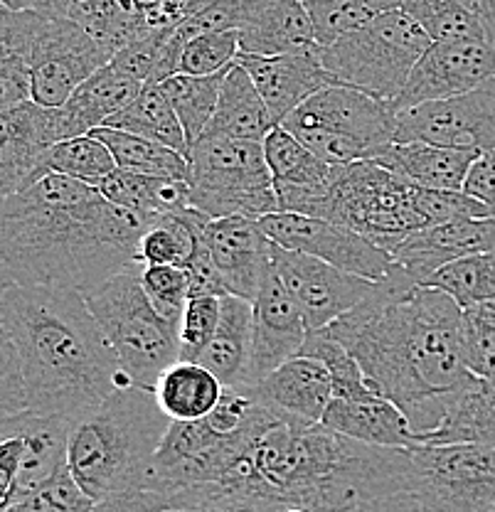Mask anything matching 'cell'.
Instances as JSON below:
<instances>
[{
  "label": "cell",
  "instance_id": "7c38bea8",
  "mask_svg": "<svg viewBox=\"0 0 495 512\" xmlns=\"http://www.w3.org/2000/svg\"><path fill=\"white\" fill-rule=\"evenodd\" d=\"M114 52L69 18H37L28 57L30 101L57 109L111 62Z\"/></svg>",
  "mask_w": 495,
  "mask_h": 512
},
{
  "label": "cell",
  "instance_id": "94428289",
  "mask_svg": "<svg viewBox=\"0 0 495 512\" xmlns=\"http://www.w3.org/2000/svg\"><path fill=\"white\" fill-rule=\"evenodd\" d=\"M92 512H97V510H92Z\"/></svg>",
  "mask_w": 495,
  "mask_h": 512
},
{
  "label": "cell",
  "instance_id": "c3c4849f",
  "mask_svg": "<svg viewBox=\"0 0 495 512\" xmlns=\"http://www.w3.org/2000/svg\"><path fill=\"white\" fill-rule=\"evenodd\" d=\"M222 296H190L178 328L180 360H198L220 325Z\"/></svg>",
  "mask_w": 495,
  "mask_h": 512
},
{
  "label": "cell",
  "instance_id": "277c9868",
  "mask_svg": "<svg viewBox=\"0 0 495 512\" xmlns=\"http://www.w3.org/2000/svg\"><path fill=\"white\" fill-rule=\"evenodd\" d=\"M170 419L146 387H121L94 412L72 421L67 471L94 500L143 488L153 456L168 434Z\"/></svg>",
  "mask_w": 495,
  "mask_h": 512
},
{
  "label": "cell",
  "instance_id": "d4e9b609",
  "mask_svg": "<svg viewBox=\"0 0 495 512\" xmlns=\"http://www.w3.org/2000/svg\"><path fill=\"white\" fill-rule=\"evenodd\" d=\"M264 402L279 412L296 416V419L321 424L328 404L333 402V380L321 360L308 355H296L289 362L264 377L259 384H252Z\"/></svg>",
  "mask_w": 495,
  "mask_h": 512
},
{
  "label": "cell",
  "instance_id": "4316f807",
  "mask_svg": "<svg viewBox=\"0 0 495 512\" xmlns=\"http://www.w3.org/2000/svg\"><path fill=\"white\" fill-rule=\"evenodd\" d=\"M473 148H444L431 143H392L375 158L382 168L427 190H463L473 163L481 158Z\"/></svg>",
  "mask_w": 495,
  "mask_h": 512
},
{
  "label": "cell",
  "instance_id": "30bf717a",
  "mask_svg": "<svg viewBox=\"0 0 495 512\" xmlns=\"http://www.w3.org/2000/svg\"><path fill=\"white\" fill-rule=\"evenodd\" d=\"M404 493L427 512H495V446L409 448Z\"/></svg>",
  "mask_w": 495,
  "mask_h": 512
},
{
  "label": "cell",
  "instance_id": "52a82bcc",
  "mask_svg": "<svg viewBox=\"0 0 495 512\" xmlns=\"http://www.w3.org/2000/svg\"><path fill=\"white\" fill-rule=\"evenodd\" d=\"M318 217L363 234L387 254L409 234L427 229L417 185L375 160L333 165L328 195Z\"/></svg>",
  "mask_w": 495,
  "mask_h": 512
},
{
  "label": "cell",
  "instance_id": "ab89813d",
  "mask_svg": "<svg viewBox=\"0 0 495 512\" xmlns=\"http://www.w3.org/2000/svg\"><path fill=\"white\" fill-rule=\"evenodd\" d=\"M47 168H50V173H60L65 178L99 188L116 170V160L99 138L87 133V136L55 143L47 153Z\"/></svg>",
  "mask_w": 495,
  "mask_h": 512
},
{
  "label": "cell",
  "instance_id": "60d3db41",
  "mask_svg": "<svg viewBox=\"0 0 495 512\" xmlns=\"http://www.w3.org/2000/svg\"><path fill=\"white\" fill-rule=\"evenodd\" d=\"M298 355L316 357L326 365L330 372V380H333V392L335 397L343 399H365L372 394H380L372 387L370 380L365 377L360 362L350 355V350L343 343L333 338L326 328L316 330V333H308L306 343Z\"/></svg>",
  "mask_w": 495,
  "mask_h": 512
},
{
  "label": "cell",
  "instance_id": "db71d44e",
  "mask_svg": "<svg viewBox=\"0 0 495 512\" xmlns=\"http://www.w3.org/2000/svg\"><path fill=\"white\" fill-rule=\"evenodd\" d=\"M463 192H468L471 197H478L486 205L495 207V151L483 153L481 158L473 163L471 173H468Z\"/></svg>",
  "mask_w": 495,
  "mask_h": 512
},
{
  "label": "cell",
  "instance_id": "f6af8a7d",
  "mask_svg": "<svg viewBox=\"0 0 495 512\" xmlns=\"http://www.w3.org/2000/svg\"><path fill=\"white\" fill-rule=\"evenodd\" d=\"M141 286L146 296L151 298L153 308L170 325L180 328L185 306L190 301V276L185 266H143Z\"/></svg>",
  "mask_w": 495,
  "mask_h": 512
},
{
  "label": "cell",
  "instance_id": "7a4b0ae2",
  "mask_svg": "<svg viewBox=\"0 0 495 512\" xmlns=\"http://www.w3.org/2000/svg\"><path fill=\"white\" fill-rule=\"evenodd\" d=\"M151 224L116 207L99 188L47 173L0 197V286L92 291L138 264V242Z\"/></svg>",
  "mask_w": 495,
  "mask_h": 512
},
{
  "label": "cell",
  "instance_id": "d590c367",
  "mask_svg": "<svg viewBox=\"0 0 495 512\" xmlns=\"http://www.w3.org/2000/svg\"><path fill=\"white\" fill-rule=\"evenodd\" d=\"M210 217L195 207L170 212L158 217L143 232L138 242V264L141 266H185L195 252V244L205 234Z\"/></svg>",
  "mask_w": 495,
  "mask_h": 512
},
{
  "label": "cell",
  "instance_id": "4fadbf2b",
  "mask_svg": "<svg viewBox=\"0 0 495 512\" xmlns=\"http://www.w3.org/2000/svg\"><path fill=\"white\" fill-rule=\"evenodd\" d=\"M395 143L495 151V77L451 99L397 109Z\"/></svg>",
  "mask_w": 495,
  "mask_h": 512
},
{
  "label": "cell",
  "instance_id": "e0dca14e",
  "mask_svg": "<svg viewBox=\"0 0 495 512\" xmlns=\"http://www.w3.org/2000/svg\"><path fill=\"white\" fill-rule=\"evenodd\" d=\"M62 141L57 109L25 101L0 111V197L30 188L50 173L47 153Z\"/></svg>",
  "mask_w": 495,
  "mask_h": 512
},
{
  "label": "cell",
  "instance_id": "8d00e7d4",
  "mask_svg": "<svg viewBox=\"0 0 495 512\" xmlns=\"http://www.w3.org/2000/svg\"><path fill=\"white\" fill-rule=\"evenodd\" d=\"M104 126L119 128V131L133 133V136L151 138V141L163 143V146L175 148V151L188 156V138H185L178 114H175L161 84H146L143 92L126 109L111 116Z\"/></svg>",
  "mask_w": 495,
  "mask_h": 512
},
{
  "label": "cell",
  "instance_id": "3957f363",
  "mask_svg": "<svg viewBox=\"0 0 495 512\" xmlns=\"http://www.w3.org/2000/svg\"><path fill=\"white\" fill-rule=\"evenodd\" d=\"M0 316L18 350L33 412L77 421L133 384L82 291L0 286Z\"/></svg>",
  "mask_w": 495,
  "mask_h": 512
},
{
  "label": "cell",
  "instance_id": "7dc6e473",
  "mask_svg": "<svg viewBox=\"0 0 495 512\" xmlns=\"http://www.w3.org/2000/svg\"><path fill=\"white\" fill-rule=\"evenodd\" d=\"M94 500L84 493L77 485V480L72 478V473L67 471V466L62 471H57L55 476L33 490L30 495H25L20 503H15L13 508L5 512H92Z\"/></svg>",
  "mask_w": 495,
  "mask_h": 512
},
{
  "label": "cell",
  "instance_id": "603a6c76",
  "mask_svg": "<svg viewBox=\"0 0 495 512\" xmlns=\"http://www.w3.org/2000/svg\"><path fill=\"white\" fill-rule=\"evenodd\" d=\"M237 35L242 57H279L318 45L301 0H242Z\"/></svg>",
  "mask_w": 495,
  "mask_h": 512
},
{
  "label": "cell",
  "instance_id": "f546056e",
  "mask_svg": "<svg viewBox=\"0 0 495 512\" xmlns=\"http://www.w3.org/2000/svg\"><path fill=\"white\" fill-rule=\"evenodd\" d=\"M446 444L495 446V380L491 377H473L451 404L439 429L422 439V446Z\"/></svg>",
  "mask_w": 495,
  "mask_h": 512
},
{
  "label": "cell",
  "instance_id": "f5cc1de1",
  "mask_svg": "<svg viewBox=\"0 0 495 512\" xmlns=\"http://www.w3.org/2000/svg\"><path fill=\"white\" fill-rule=\"evenodd\" d=\"M97 512H165L170 510L168 495L156 493L146 488H131L124 493H116L111 498L94 505Z\"/></svg>",
  "mask_w": 495,
  "mask_h": 512
},
{
  "label": "cell",
  "instance_id": "681fc988",
  "mask_svg": "<svg viewBox=\"0 0 495 512\" xmlns=\"http://www.w3.org/2000/svg\"><path fill=\"white\" fill-rule=\"evenodd\" d=\"M28 407V392L23 382V367H20L18 350L13 338L5 328L0 316V412L15 414L25 412Z\"/></svg>",
  "mask_w": 495,
  "mask_h": 512
},
{
  "label": "cell",
  "instance_id": "f1b7e54d",
  "mask_svg": "<svg viewBox=\"0 0 495 512\" xmlns=\"http://www.w3.org/2000/svg\"><path fill=\"white\" fill-rule=\"evenodd\" d=\"M252 328V301L227 293L222 296L220 325H217L210 345L202 350L195 362H202L225 387H239L247 380L249 360H252Z\"/></svg>",
  "mask_w": 495,
  "mask_h": 512
},
{
  "label": "cell",
  "instance_id": "5b68a950",
  "mask_svg": "<svg viewBox=\"0 0 495 512\" xmlns=\"http://www.w3.org/2000/svg\"><path fill=\"white\" fill-rule=\"evenodd\" d=\"M141 264H131L84 293L101 333L133 384L156 389L158 377L180 360L178 328L153 308L141 286Z\"/></svg>",
  "mask_w": 495,
  "mask_h": 512
},
{
  "label": "cell",
  "instance_id": "8992f818",
  "mask_svg": "<svg viewBox=\"0 0 495 512\" xmlns=\"http://www.w3.org/2000/svg\"><path fill=\"white\" fill-rule=\"evenodd\" d=\"M281 126L330 165L375 160L395 143L397 104L330 84L291 111Z\"/></svg>",
  "mask_w": 495,
  "mask_h": 512
},
{
  "label": "cell",
  "instance_id": "d6a6232c",
  "mask_svg": "<svg viewBox=\"0 0 495 512\" xmlns=\"http://www.w3.org/2000/svg\"><path fill=\"white\" fill-rule=\"evenodd\" d=\"M37 18L0 5V111L30 101L28 57Z\"/></svg>",
  "mask_w": 495,
  "mask_h": 512
},
{
  "label": "cell",
  "instance_id": "484cf974",
  "mask_svg": "<svg viewBox=\"0 0 495 512\" xmlns=\"http://www.w3.org/2000/svg\"><path fill=\"white\" fill-rule=\"evenodd\" d=\"M143 87L146 84L126 77L111 62L106 67H101L77 92L69 96L65 104L57 106L62 141L87 136L94 128L104 126L111 116L126 109L143 92Z\"/></svg>",
  "mask_w": 495,
  "mask_h": 512
},
{
  "label": "cell",
  "instance_id": "d6986e66",
  "mask_svg": "<svg viewBox=\"0 0 495 512\" xmlns=\"http://www.w3.org/2000/svg\"><path fill=\"white\" fill-rule=\"evenodd\" d=\"M473 254H495V215L466 217L409 234L392 249L395 264L417 286H424L449 261Z\"/></svg>",
  "mask_w": 495,
  "mask_h": 512
},
{
  "label": "cell",
  "instance_id": "74e56055",
  "mask_svg": "<svg viewBox=\"0 0 495 512\" xmlns=\"http://www.w3.org/2000/svg\"><path fill=\"white\" fill-rule=\"evenodd\" d=\"M230 69H225L220 74H210V77L173 74V77L165 79L161 84L163 92L168 94L170 104H173L175 114H178L185 138H188V153L202 138L207 124H210L212 114L217 109V99H220L222 84H225V77L230 74Z\"/></svg>",
  "mask_w": 495,
  "mask_h": 512
},
{
  "label": "cell",
  "instance_id": "7bdbcfd3",
  "mask_svg": "<svg viewBox=\"0 0 495 512\" xmlns=\"http://www.w3.org/2000/svg\"><path fill=\"white\" fill-rule=\"evenodd\" d=\"M402 10L431 37V42L486 37L483 25L463 0H404ZM488 40V37H486Z\"/></svg>",
  "mask_w": 495,
  "mask_h": 512
},
{
  "label": "cell",
  "instance_id": "f907efd6",
  "mask_svg": "<svg viewBox=\"0 0 495 512\" xmlns=\"http://www.w3.org/2000/svg\"><path fill=\"white\" fill-rule=\"evenodd\" d=\"M239 8H242V0H212V3H207L205 8L198 10L193 18L180 23L178 28H175V32L180 35V40L188 42L190 37L207 35V32L237 30Z\"/></svg>",
  "mask_w": 495,
  "mask_h": 512
},
{
  "label": "cell",
  "instance_id": "6f0895ef",
  "mask_svg": "<svg viewBox=\"0 0 495 512\" xmlns=\"http://www.w3.org/2000/svg\"><path fill=\"white\" fill-rule=\"evenodd\" d=\"M463 3H466V8L476 15L478 23L483 25L488 42L495 45V0H463Z\"/></svg>",
  "mask_w": 495,
  "mask_h": 512
},
{
  "label": "cell",
  "instance_id": "11a10c76",
  "mask_svg": "<svg viewBox=\"0 0 495 512\" xmlns=\"http://www.w3.org/2000/svg\"><path fill=\"white\" fill-rule=\"evenodd\" d=\"M0 5L18 13H37L47 18H67L72 0H0Z\"/></svg>",
  "mask_w": 495,
  "mask_h": 512
},
{
  "label": "cell",
  "instance_id": "ffe728a7",
  "mask_svg": "<svg viewBox=\"0 0 495 512\" xmlns=\"http://www.w3.org/2000/svg\"><path fill=\"white\" fill-rule=\"evenodd\" d=\"M254 328H252V360H249L244 384H259L271 372L279 370L284 362L301 352L308 338L301 311L286 288L279 284L271 269L262 291L252 301Z\"/></svg>",
  "mask_w": 495,
  "mask_h": 512
},
{
  "label": "cell",
  "instance_id": "91938a15",
  "mask_svg": "<svg viewBox=\"0 0 495 512\" xmlns=\"http://www.w3.org/2000/svg\"><path fill=\"white\" fill-rule=\"evenodd\" d=\"M281 512H311V510H306V508H286V510H281Z\"/></svg>",
  "mask_w": 495,
  "mask_h": 512
},
{
  "label": "cell",
  "instance_id": "4dcf8cb0",
  "mask_svg": "<svg viewBox=\"0 0 495 512\" xmlns=\"http://www.w3.org/2000/svg\"><path fill=\"white\" fill-rule=\"evenodd\" d=\"M101 195L131 215L153 220L190 207V185L185 180L153 178V175L131 173L116 168L99 185Z\"/></svg>",
  "mask_w": 495,
  "mask_h": 512
},
{
  "label": "cell",
  "instance_id": "9a60e30c",
  "mask_svg": "<svg viewBox=\"0 0 495 512\" xmlns=\"http://www.w3.org/2000/svg\"><path fill=\"white\" fill-rule=\"evenodd\" d=\"M271 269L291 301L301 311L308 333L328 328L333 320L353 311L375 291V281L348 274L313 256L289 252L274 244Z\"/></svg>",
  "mask_w": 495,
  "mask_h": 512
},
{
  "label": "cell",
  "instance_id": "680465c9",
  "mask_svg": "<svg viewBox=\"0 0 495 512\" xmlns=\"http://www.w3.org/2000/svg\"><path fill=\"white\" fill-rule=\"evenodd\" d=\"M165 512H254V510L232 508V505H190V508H170Z\"/></svg>",
  "mask_w": 495,
  "mask_h": 512
},
{
  "label": "cell",
  "instance_id": "ba28073f",
  "mask_svg": "<svg viewBox=\"0 0 495 512\" xmlns=\"http://www.w3.org/2000/svg\"><path fill=\"white\" fill-rule=\"evenodd\" d=\"M429 45L417 20L397 8L321 45V62L338 84L397 101Z\"/></svg>",
  "mask_w": 495,
  "mask_h": 512
},
{
  "label": "cell",
  "instance_id": "44dd1931",
  "mask_svg": "<svg viewBox=\"0 0 495 512\" xmlns=\"http://www.w3.org/2000/svg\"><path fill=\"white\" fill-rule=\"evenodd\" d=\"M264 156L274 178L279 212H296L308 217L321 215L333 165L318 158L284 126H276L264 138Z\"/></svg>",
  "mask_w": 495,
  "mask_h": 512
},
{
  "label": "cell",
  "instance_id": "6da1fadb",
  "mask_svg": "<svg viewBox=\"0 0 495 512\" xmlns=\"http://www.w3.org/2000/svg\"><path fill=\"white\" fill-rule=\"evenodd\" d=\"M326 330L360 362L372 387L402 409L419 444L476 377L463 352V308L444 291L417 286L397 264Z\"/></svg>",
  "mask_w": 495,
  "mask_h": 512
},
{
  "label": "cell",
  "instance_id": "7402d4cb",
  "mask_svg": "<svg viewBox=\"0 0 495 512\" xmlns=\"http://www.w3.org/2000/svg\"><path fill=\"white\" fill-rule=\"evenodd\" d=\"M239 64L249 72L252 82L257 84L266 109L276 126L284 124L286 116L321 89L338 84L333 74L323 67L321 45L311 50L289 52L279 57H242Z\"/></svg>",
  "mask_w": 495,
  "mask_h": 512
},
{
  "label": "cell",
  "instance_id": "9c48e42d",
  "mask_svg": "<svg viewBox=\"0 0 495 512\" xmlns=\"http://www.w3.org/2000/svg\"><path fill=\"white\" fill-rule=\"evenodd\" d=\"M190 207L210 220L262 217L279 212L264 141L200 138L188 153Z\"/></svg>",
  "mask_w": 495,
  "mask_h": 512
},
{
  "label": "cell",
  "instance_id": "816d5d0a",
  "mask_svg": "<svg viewBox=\"0 0 495 512\" xmlns=\"http://www.w3.org/2000/svg\"><path fill=\"white\" fill-rule=\"evenodd\" d=\"M146 10V18L151 28H178L188 18H193L198 10L205 8L212 0H138Z\"/></svg>",
  "mask_w": 495,
  "mask_h": 512
},
{
  "label": "cell",
  "instance_id": "cb8c5ba5",
  "mask_svg": "<svg viewBox=\"0 0 495 512\" xmlns=\"http://www.w3.org/2000/svg\"><path fill=\"white\" fill-rule=\"evenodd\" d=\"M321 424L348 439L363 441L370 446L387 448H417L419 434L412 429L409 419L397 404L382 394H372L365 399L333 397L323 414Z\"/></svg>",
  "mask_w": 495,
  "mask_h": 512
},
{
  "label": "cell",
  "instance_id": "e575fe53",
  "mask_svg": "<svg viewBox=\"0 0 495 512\" xmlns=\"http://www.w3.org/2000/svg\"><path fill=\"white\" fill-rule=\"evenodd\" d=\"M94 138H99L111 156L116 160V168L131 170V173L153 175V178H170L185 180L190 178L188 156L175 148L163 146V143L151 141V138L133 136V133L119 131L111 126H99L92 131Z\"/></svg>",
  "mask_w": 495,
  "mask_h": 512
},
{
  "label": "cell",
  "instance_id": "f35d334b",
  "mask_svg": "<svg viewBox=\"0 0 495 512\" xmlns=\"http://www.w3.org/2000/svg\"><path fill=\"white\" fill-rule=\"evenodd\" d=\"M424 286L444 291L463 311L495 301V254H473L449 261Z\"/></svg>",
  "mask_w": 495,
  "mask_h": 512
},
{
  "label": "cell",
  "instance_id": "83f0119b",
  "mask_svg": "<svg viewBox=\"0 0 495 512\" xmlns=\"http://www.w3.org/2000/svg\"><path fill=\"white\" fill-rule=\"evenodd\" d=\"M276 128L257 84L242 64H234L222 84L217 109L202 138H237V141H264Z\"/></svg>",
  "mask_w": 495,
  "mask_h": 512
},
{
  "label": "cell",
  "instance_id": "9f6ffc18",
  "mask_svg": "<svg viewBox=\"0 0 495 512\" xmlns=\"http://www.w3.org/2000/svg\"><path fill=\"white\" fill-rule=\"evenodd\" d=\"M350 512H427L419 505L417 498L407 493H399V495H385V498H375V500H367V503L358 505L355 510Z\"/></svg>",
  "mask_w": 495,
  "mask_h": 512
},
{
  "label": "cell",
  "instance_id": "8fae6325",
  "mask_svg": "<svg viewBox=\"0 0 495 512\" xmlns=\"http://www.w3.org/2000/svg\"><path fill=\"white\" fill-rule=\"evenodd\" d=\"M69 429L72 421L62 416L0 412V512L67 466Z\"/></svg>",
  "mask_w": 495,
  "mask_h": 512
},
{
  "label": "cell",
  "instance_id": "2e32d148",
  "mask_svg": "<svg viewBox=\"0 0 495 512\" xmlns=\"http://www.w3.org/2000/svg\"><path fill=\"white\" fill-rule=\"evenodd\" d=\"M495 77V45L486 37L431 42L395 101L397 109L451 99Z\"/></svg>",
  "mask_w": 495,
  "mask_h": 512
},
{
  "label": "cell",
  "instance_id": "836d02e7",
  "mask_svg": "<svg viewBox=\"0 0 495 512\" xmlns=\"http://www.w3.org/2000/svg\"><path fill=\"white\" fill-rule=\"evenodd\" d=\"M67 18L114 55L151 30L146 10L138 0H72Z\"/></svg>",
  "mask_w": 495,
  "mask_h": 512
},
{
  "label": "cell",
  "instance_id": "b9f144b4",
  "mask_svg": "<svg viewBox=\"0 0 495 512\" xmlns=\"http://www.w3.org/2000/svg\"><path fill=\"white\" fill-rule=\"evenodd\" d=\"M313 20L318 45L370 23L377 15L402 8L404 0H301Z\"/></svg>",
  "mask_w": 495,
  "mask_h": 512
},
{
  "label": "cell",
  "instance_id": "1f68e13d",
  "mask_svg": "<svg viewBox=\"0 0 495 512\" xmlns=\"http://www.w3.org/2000/svg\"><path fill=\"white\" fill-rule=\"evenodd\" d=\"M156 399L173 421L205 419L220 404L225 384L202 362L178 360L158 377Z\"/></svg>",
  "mask_w": 495,
  "mask_h": 512
},
{
  "label": "cell",
  "instance_id": "ee69618b",
  "mask_svg": "<svg viewBox=\"0 0 495 512\" xmlns=\"http://www.w3.org/2000/svg\"><path fill=\"white\" fill-rule=\"evenodd\" d=\"M239 60V35L237 30L207 32V35L190 37L180 52L178 74L190 77H210L230 69Z\"/></svg>",
  "mask_w": 495,
  "mask_h": 512
},
{
  "label": "cell",
  "instance_id": "ac0fdd59",
  "mask_svg": "<svg viewBox=\"0 0 495 512\" xmlns=\"http://www.w3.org/2000/svg\"><path fill=\"white\" fill-rule=\"evenodd\" d=\"M207 247L220 274L225 293L254 301L271 274V249L259 220L222 217L207 222Z\"/></svg>",
  "mask_w": 495,
  "mask_h": 512
},
{
  "label": "cell",
  "instance_id": "5bb4252c",
  "mask_svg": "<svg viewBox=\"0 0 495 512\" xmlns=\"http://www.w3.org/2000/svg\"><path fill=\"white\" fill-rule=\"evenodd\" d=\"M266 237L279 247L321 259L348 274L370 281H385L395 269V259L365 239L363 234L323 217L296 215V212H271L259 220Z\"/></svg>",
  "mask_w": 495,
  "mask_h": 512
},
{
  "label": "cell",
  "instance_id": "bcb514c9",
  "mask_svg": "<svg viewBox=\"0 0 495 512\" xmlns=\"http://www.w3.org/2000/svg\"><path fill=\"white\" fill-rule=\"evenodd\" d=\"M463 352L473 375L495 380V301H486L463 311Z\"/></svg>",
  "mask_w": 495,
  "mask_h": 512
}]
</instances>
